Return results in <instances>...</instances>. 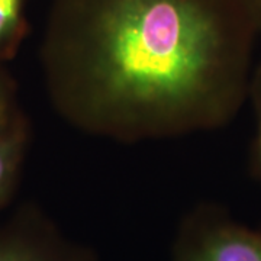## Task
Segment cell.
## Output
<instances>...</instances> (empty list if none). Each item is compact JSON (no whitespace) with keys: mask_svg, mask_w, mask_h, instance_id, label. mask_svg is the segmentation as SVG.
<instances>
[{"mask_svg":"<svg viewBox=\"0 0 261 261\" xmlns=\"http://www.w3.org/2000/svg\"><path fill=\"white\" fill-rule=\"evenodd\" d=\"M257 29L245 0H63L67 113L122 140L218 126L243 99Z\"/></svg>","mask_w":261,"mask_h":261,"instance_id":"1","label":"cell"},{"mask_svg":"<svg viewBox=\"0 0 261 261\" xmlns=\"http://www.w3.org/2000/svg\"><path fill=\"white\" fill-rule=\"evenodd\" d=\"M173 260L261 261V229L237 224L218 209H197L180 228Z\"/></svg>","mask_w":261,"mask_h":261,"instance_id":"2","label":"cell"},{"mask_svg":"<svg viewBox=\"0 0 261 261\" xmlns=\"http://www.w3.org/2000/svg\"><path fill=\"white\" fill-rule=\"evenodd\" d=\"M0 261H94L92 252L42 233L0 235Z\"/></svg>","mask_w":261,"mask_h":261,"instance_id":"3","label":"cell"},{"mask_svg":"<svg viewBox=\"0 0 261 261\" xmlns=\"http://www.w3.org/2000/svg\"><path fill=\"white\" fill-rule=\"evenodd\" d=\"M16 159V142L12 138L0 137V196L5 192Z\"/></svg>","mask_w":261,"mask_h":261,"instance_id":"4","label":"cell"},{"mask_svg":"<svg viewBox=\"0 0 261 261\" xmlns=\"http://www.w3.org/2000/svg\"><path fill=\"white\" fill-rule=\"evenodd\" d=\"M20 13V0H0V41L16 28Z\"/></svg>","mask_w":261,"mask_h":261,"instance_id":"5","label":"cell"},{"mask_svg":"<svg viewBox=\"0 0 261 261\" xmlns=\"http://www.w3.org/2000/svg\"><path fill=\"white\" fill-rule=\"evenodd\" d=\"M257 109H258V126H257V137H255V142H254V152H252V166H254V171L257 174V177L261 180V73L258 74L257 79Z\"/></svg>","mask_w":261,"mask_h":261,"instance_id":"6","label":"cell"},{"mask_svg":"<svg viewBox=\"0 0 261 261\" xmlns=\"http://www.w3.org/2000/svg\"><path fill=\"white\" fill-rule=\"evenodd\" d=\"M245 3L251 10L252 16L255 19L258 28H261V0H245Z\"/></svg>","mask_w":261,"mask_h":261,"instance_id":"7","label":"cell"},{"mask_svg":"<svg viewBox=\"0 0 261 261\" xmlns=\"http://www.w3.org/2000/svg\"><path fill=\"white\" fill-rule=\"evenodd\" d=\"M3 111V103H2V99H0V113Z\"/></svg>","mask_w":261,"mask_h":261,"instance_id":"8","label":"cell"}]
</instances>
